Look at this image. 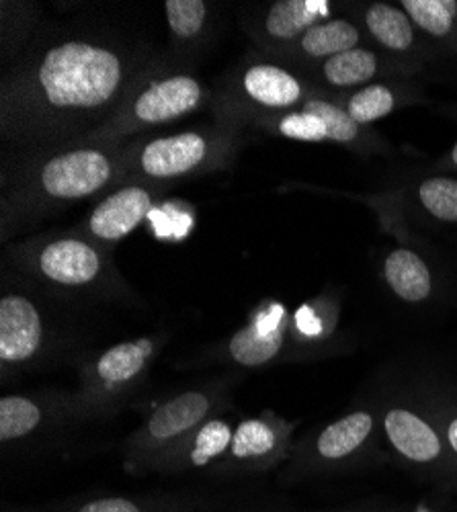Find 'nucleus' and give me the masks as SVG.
I'll return each instance as SVG.
<instances>
[{
	"mask_svg": "<svg viewBox=\"0 0 457 512\" xmlns=\"http://www.w3.org/2000/svg\"><path fill=\"white\" fill-rule=\"evenodd\" d=\"M130 62L117 50L87 39L52 46L23 72L5 97V125L25 132H56L95 121L126 91Z\"/></svg>",
	"mask_w": 457,
	"mask_h": 512,
	"instance_id": "nucleus-1",
	"label": "nucleus"
},
{
	"mask_svg": "<svg viewBox=\"0 0 457 512\" xmlns=\"http://www.w3.org/2000/svg\"><path fill=\"white\" fill-rule=\"evenodd\" d=\"M220 404V392L214 388L181 392L162 402L134 433L128 447V467L134 472L156 469L185 437L210 420Z\"/></svg>",
	"mask_w": 457,
	"mask_h": 512,
	"instance_id": "nucleus-2",
	"label": "nucleus"
},
{
	"mask_svg": "<svg viewBox=\"0 0 457 512\" xmlns=\"http://www.w3.org/2000/svg\"><path fill=\"white\" fill-rule=\"evenodd\" d=\"M160 349L158 336L126 340L103 351L87 369L80 404L89 412H109L144 379Z\"/></svg>",
	"mask_w": 457,
	"mask_h": 512,
	"instance_id": "nucleus-3",
	"label": "nucleus"
},
{
	"mask_svg": "<svg viewBox=\"0 0 457 512\" xmlns=\"http://www.w3.org/2000/svg\"><path fill=\"white\" fill-rule=\"evenodd\" d=\"M115 173L113 158L99 148L58 154L39 168L41 193L58 201H74L101 191Z\"/></svg>",
	"mask_w": 457,
	"mask_h": 512,
	"instance_id": "nucleus-4",
	"label": "nucleus"
},
{
	"mask_svg": "<svg viewBox=\"0 0 457 512\" xmlns=\"http://www.w3.org/2000/svg\"><path fill=\"white\" fill-rule=\"evenodd\" d=\"M289 424L275 416L242 420L236 429L226 457L216 465L224 474L263 472L287 455Z\"/></svg>",
	"mask_w": 457,
	"mask_h": 512,
	"instance_id": "nucleus-5",
	"label": "nucleus"
},
{
	"mask_svg": "<svg viewBox=\"0 0 457 512\" xmlns=\"http://www.w3.org/2000/svg\"><path fill=\"white\" fill-rule=\"evenodd\" d=\"M376 433V416L369 410H355L330 422L316 435L312 447L302 449L300 465L304 469H339L355 461Z\"/></svg>",
	"mask_w": 457,
	"mask_h": 512,
	"instance_id": "nucleus-6",
	"label": "nucleus"
},
{
	"mask_svg": "<svg viewBox=\"0 0 457 512\" xmlns=\"http://www.w3.org/2000/svg\"><path fill=\"white\" fill-rule=\"evenodd\" d=\"M46 345L44 316L35 302L21 293L0 300V363L5 369L31 363Z\"/></svg>",
	"mask_w": 457,
	"mask_h": 512,
	"instance_id": "nucleus-7",
	"label": "nucleus"
},
{
	"mask_svg": "<svg viewBox=\"0 0 457 512\" xmlns=\"http://www.w3.org/2000/svg\"><path fill=\"white\" fill-rule=\"evenodd\" d=\"M382 429L390 447L410 465L441 469L449 453L443 433L423 414L392 406L382 416Z\"/></svg>",
	"mask_w": 457,
	"mask_h": 512,
	"instance_id": "nucleus-8",
	"label": "nucleus"
},
{
	"mask_svg": "<svg viewBox=\"0 0 457 512\" xmlns=\"http://www.w3.org/2000/svg\"><path fill=\"white\" fill-rule=\"evenodd\" d=\"M203 101L201 82L189 74L166 76L146 87L132 103L138 125L169 123L193 113Z\"/></svg>",
	"mask_w": 457,
	"mask_h": 512,
	"instance_id": "nucleus-9",
	"label": "nucleus"
},
{
	"mask_svg": "<svg viewBox=\"0 0 457 512\" xmlns=\"http://www.w3.org/2000/svg\"><path fill=\"white\" fill-rule=\"evenodd\" d=\"M210 142L203 134L185 132L148 142L140 156V173L150 179H177L193 173L210 158Z\"/></svg>",
	"mask_w": 457,
	"mask_h": 512,
	"instance_id": "nucleus-10",
	"label": "nucleus"
},
{
	"mask_svg": "<svg viewBox=\"0 0 457 512\" xmlns=\"http://www.w3.org/2000/svg\"><path fill=\"white\" fill-rule=\"evenodd\" d=\"M99 252L78 238L54 240L37 254V271L62 287H87L101 275Z\"/></svg>",
	"mask_w": 457,
	"mask_h": 512,
	"instance_id": "nucleus-11",
	"label": "nucleus"
},
{
	"mask_svg": "<svg viewBox=\"0 0 457 512\" xmlns=\"http://www.w3.org/2000/svg\"><path fill=\"white\" fill-rule=\"evenodd\" d=\"M234 426L220 416L205 420L197 431L185 437L169 455L158 463V472H191V469H207L218 465L232 443Z\"/></svg>",
	"mask_w": 457,
	"mask_h": 512,
	"instance_id": "nucleus-12",
	"label": "nucleus"
},
{
	"mask_svg": "<svg viewBox=\"0 0 457 512\" xmlns=\"http://www.w3.org/2000/svg\"><path fill=\"white\" fill-rule=\"evenodd\" d=\"M285 347L283 310L277 306L269 316L248 322L228 340V357L240 367H265Z\"/></svg>",
	"mask_w": 457,
	"mask_h": 512,
	"instance_id": "nucleus-13",
	"label": "nucleus"
},
{
	"mask_svg": "<svg viewBox=\"0 0 457 512\" xmlns=\"http://www.w3.org/2000/svg\"><path fill=\"white\" fill-rule=\"evenodd\" d=\"M150 205L152 197L146 189H119L95 207L89 218V230L101 240H119L136 230L150 211Z\"/></svg>",
	"mask_w": 457,
	"mask_h": 512,
	"instance_id": "nucleus-14",
	"label": "nucleus"
},
{
	"mask_svg": "<svg viewBox=\"0 0 457 512\" xmlns=\"http://www.w3.org/2000/svg\"><path fill=\"white\" fill-rule=\"evenodd\" d=\"M242 89L255 103L273 109L292 107L302 99L300 80L292 72L273 64L248 68L242 78Z\"/></svg>",
	"mask_w": 457,
	"mask_h": 512,
	"instance_id": "nucleus-15",
	"label": "nucleus"
},
{
	"mask_svg": "<svg viewBox=\"0 0 457 512\" xmlns=\"http://www.w3.org/2000/svg\"><path fill=\"white\" fill-rule=\"evenodd\" d=\"M199 498L185 496H97L70 502L56 512H197Z\"/></svg>",
	"mask_w": 457,
	"mask_h": 512,
	"instance_id": "nucleus-16",
	"label": "nucleus"
},
{
	"mask_svg": "<svg viewBox=\"0 0 457 512\" xmlns=\"http://www.w3.org/2000/svg\"><path fill=\"white\" fill-rule=\"evenodd\" d=\"M386 281L390 289L408 304H421L429 300L433 291V277L427 263L417 252L398 248L390 252L384 265Z\"/></svg>",
	"mask_w": 457,
	"mask_h": 512,
	"instance_id": "nucleus-17",
	"label": "nucleus"
},
{
	"mask_svg": "<svg viewBox=\"0 0 457 512\" xmlns=\"http://www.w3.org/2000/svg\"><path fill=\"white\" fill-rule=\"evenodd\" d=\"M328 13V3L322 0H281L267 15L265 27L275 39H296L316 25Z\"/></svg>",
	"mask_w": 457,
	"mask_h": 512,
	"instance_id": "nucleus-18",
	"label": "nucleus"
},
{
	"mask_svg": "<svg viewBox=\"0 0 457 512\" xmlns=\"http://www.w3.org/2000/svg\"><path fill=\"white\" fill-rule=\"evenodd\" d=\"M359 44V31L345 19L314 25L300 37V48L310 58H335L355 50Z\"/></svg>",
	"mask_w": 457,
	"mask_h": 512,
	"instance_id": "nucleus-19",
	"label": "nucleus"
},
{
	"mask_svg": "<svg viewBox=\"0 0 457 512\" xmlns=\"http://www.w3.org/2000/svg\"><path fill=\"white\" fill-rule=\"evenodd\" d=\"M46 412L29 396H5L0 400V441L13 445L29 439L41 424Z\"/></svg>",
	"mask_w": 457,
	"mask_h": 512,
	"instance_id": "nucleus-20",
	"label": "nucleus"
},
{
	"mask_svg": "<svg viewBox=\"0 0 457 512\" xmlns=\"http://www.w3.org/2000/svg\"><path fill=\"white\" fill-rule=\"evenodd\" d=\"M365 23L369 33L388 50L404 52L412 46V23L406 17V13L396 7L384 3L371 5L365 13Z\"/></svg>",
	"mask_w": 457,
	"mask_h": 512,
	"instance_id": "nucleus-21",
	"label": "nucleus"
},
{
	"mask_svg": "<svg viewBox=\"0 0 457 512\" xmlns=\"http://www.w3.org/2000/svg\"><path fill=\"white\" fill-rule=\"evenodd\" d=\"M322 74L332 87H357V84H363L378 74V58L367 50L355 48L335 58H328L324 62Z\"/></svg>",
	"mask_w": 457,
	"mask_h": 512,
	"instance_id": "nucleus-22",
	"label": "nucleus"
},
{
	"mask_svg": "<svg viewBox=\"0 0 457 512\" xmlns=\"http://www.w3.org/2000/svg\"><path fill=\"white\" fill-rule=\"evenodd\" d=\"M402 7L414 23L435 37L447 35L457 17L455 0H404Z\"/></svg>",
	"mask_w": 457,
	"mask_h": 512,
	"instance_id": "nucleus-23",
	"label": "nucleus"
},
{
	"mask_svg": "<svg viewBox=\"0 0 457 512\" xmlns=\"http://www.w3.org/2000/svg\"><path fill=\"white\" fill-rule=\"evenodd\" d=\"M394 109V93L384 84H369L349 99L347 113L355 123H373Z\"/></svg>",
	"mask_w": 457,
	"mask_h": 512,
	"instance_id": "nucleus-24",
	"label": "nucleus"
},
{
	"mask_svg": "<svg viewBox=\"0 0 457 512\" xmlns=\"http://www.w3.org/2000/svg\"><path fill=\"white\" fill-rule=\"evenodd\" d=\"M423 207L433 218L443 222H457V181L447 177L427 179L419 187Z\"/></svg>",
	"mask_w": 457,
	"mask_h": 512,
	"instance_id": "nucleus-25",
	"label": "nucleus"
},
{
	"mask_svg": "<svg viewBox=\"0 0 457 512\" xmlns=\"http://www.w3.org/2000/svg\"><path fill=\"white\" fill-rule=\"evenodd\" d=\"M164 9L171 31L183 39L195 37L201 31L207 15V5L201 0H166Z\"/></svg>",
	"mask_w": 457,
	"mask_h": 512,
	"instance_id": "nucleus-26",
	"label": "nucleus"
},
{
	"mask_svg": "<svg viewBox=\"0 0 457 512\" xmlns=\"http://www.w3.org/2000/svg\"><path fill=\"white\" fill-rule=\"evenodd\" d=\"M279 132L285 138L298 142H330L324 119L308 109L285 115L279 121Z\"/></svg>",
	"mask_w": 457,
	"mask_h": 512,
	"instance_id": "nucleus-27",
	"label": "nucleus"
},
{
	"mask_svg": "<svg viewBox=\"0 0 457 512\" xmlns=\"http://www.w3.org/2000/svg\"><path fill=\"white\" fill-rule=\"evenodd\" d=\"M304 109H308L324 119V123L328 127L330 142L347 144L359 136V123H355L353 117L337 105L326 103V101H308Z\"/></svg>",
	"mask_w": 457,
	"mask_h": 512,
	"instance_id": "nucleus-28",
	"label": "nucleus"
},
{
	"mask_svg": "<svg viewBox=\"0 0 457 512\" xmlns=\"http://www.w3.org/2000/svg\"><path fill=\"white\" fill-rule=\"evenodd\" d=\"M443 439H445V445H447L449 453L457 459V414L447 420L445 431H443Z\"/></svg>",
	"mask_w": 457,
	"mask_h": 512,
	"instance_id": "nucleus-29",
	"label": "nucleus"
},
{
	"mask_svg": "<svg viewBox=\"0 0 457 512\" xmlns=\"http://www.w3.org/2000/svg\"><path fill=\"white\" fill-rule=\"evenodd\" d=\"M412 512H435V510L431 506H427V504H419Z\"/></svg>",
	"mask_w": 457,
	"mask_h": 512,
	"instance_id": "nucleus-30",
	"label": "nucleus"
},
{
	"mask_svg": "<svg viewBox=\"0 0 457 512\" xmlns=\"http://www.w3.org/2000/svg\"><path fill=\"white\" fill-rule=\"evenodd\" d=\"M451 160L455 162V166H457V144H455V148L451 150Z\"/></svg>",
	"mask_w": 457,
	"mask_h": 512,
	"instance_id": "nucleus-31",
	"label": "nucleus"
}]
</instances>
